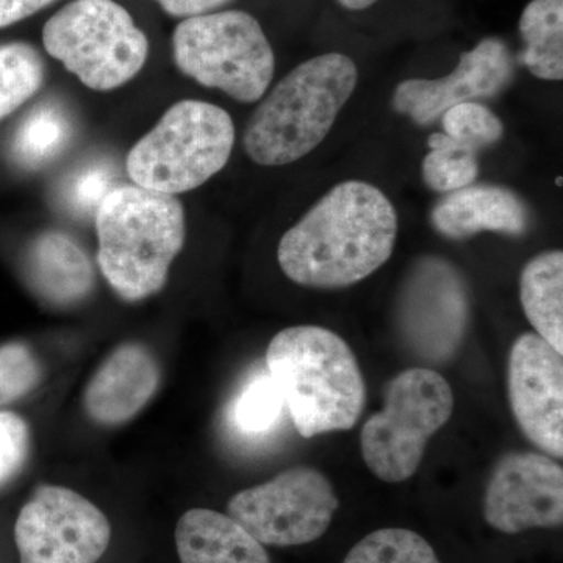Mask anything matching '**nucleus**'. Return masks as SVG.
<instances>
[{
	"mask_svg": "<svg viewBox=\"0 0 563 563\" xmlns=\"http://www.w3.org/2000/svg\"><path fill=\"white\" fill-rule=\"evenodd\" d=\"M396 236L398 214L390 199L366 181H342L284 233L277 261L295 284L336 290L384 266Z\"/></svg>",
	"mask_w": 563,
	"mask_h": 563,
	"instance_id": "1",
	"label": "nucleus"
},
{
	"mask_svg": "<svg viewBox=\"0 0 563 563\" xmlns=\"http://www.w3.org/2000/svg\"><path fill=\"white\" fill-rule=\"evenodd\" d=\"M266 369L303 439L350 431L366 406L357 357L339 333L321 325H292L274 335Z\"/></svg>",
	"mask_w": 563,
	"mask_h": 563,
	"instance_id": "2",
	"label": "nucleus"
},
{
	"mask_svg": "<svg viewBox=\"0 0 563 563\" xmlns=\"http://www.w3.org/2000/svg\"><path fill=\"white\" fill-rule=\"evenodd\" d=\"M95 222L98 265L120 298L143 301L165 287L185 243L184 207L176 196L118 185Z\"/></svg>",
	"mask_w": 563,
	"mask_h": 563,
	"instance_id": "3",
	"label": "nucleus"
},
{
	"mask_svg": "<svg viewBox=\"0 0 563 563\" xmlns=\"http://www.w3.org/2000/svg\"><path fill=\"white\" fill-rule=\"evenodd\" d=\"M357 80L355 63L336 52L296 66L252 113L243 135L247 157L262 166L301 161L332 131Z\"/></svg>",
	"mask_w": 563,
	"mask_h": 563,
	"instance_id": "4",
	"label": "nucleus"
},
{
	"mask_svg": "<svg viewBox=\"0 0 563 563\" xmlns=\"http://www.w3.org/2000/svg\"><path fill=\"white\" fill-rule=\"evenodd\" d=\"M235 125L221 107L180 101L132 147L125 172L136 187L177 196L196 190L231 158Z\"/></svg>",
	"mask_w": 563,
	"mask_h": 563,
	"instance_id": "5",
	"label": "nucleus"
},
{
	"mask_svg": "<svg viewBox=\"0 0 563 563\" xmlns=\"http://www.w3.org/2000/svg\"><path fill=\"white\" fill-rule=\"evenodd\" d=\"M173 54L185 76L244 103L265 96L276 66L261 22L240 10L181 21L174 31Z\"/></svg>",
	"mask_w": 563,
	"mask_h": 563,
	"instance_id": "6",
	"label": "nucleus"
},
{
	"mask_svg": "<svg viewBox=\"0 0 563 563\" xmlns=\"http://www.w3.org/2000/svg\"><path fill=\"white\" fill-rule=\"evenodd\" d=\"M44 49L95 91L131 81L146 65L150 41L114 0H73L43 29Z\"/></svg>",
	"mask_w": 563,
	"mask_h": 563,
	"instance_id": "7",
	"label": "nucleus"
},
{
	"mask_svg": "<svg viewBox=\"0 0 563 563\" xmlns=\"http://www.w3.org/2000/svg\"><path fill=\"white\" fill-rule=\"evenodd\" d=\"M454 404L453 388L431 368L406 369L388 380L384 409L362 428L361 450L369 472L388 484L410 479L429 440L453 417Z\"/></svg>",
	"mask_w": 563,
	"mask_h": 563,
	"instance_id": "8",
	"label": "nucleus"
},
{
	"mask_svg": "<svg viewBox=\"0 0 563 563\" xmlns=\"http://www.w3.org/2000/svg\"><path fill=\"white\" fill-rule=\"evenodd\" d=\"M340 499L331 481L310 466H292L268 483L236 493L228 515L263 547H301L328 532Z\"/></svg>",
	"mask_w": 563,
	"mask_h": 563,
	"instance_id": "9",
	"label": "nucleus"
},
{
	"mask_svg": "<svg viewBox=\"0 0 563 563\" xmlns=\"http://www.w3.org/2000/svg\"><path fill=\"white\" fill-rule=\"evenodd\" d=\"M14 540L21 563H96L106 554V514L70 488L41 485L22 507Z\"/></svg>",
	"mask_w": 563,
	"mask_h": 563,
	"instance_id": "10",
	"label": "nucleus"
},
{
	"mask_svg": "<svg viewBox=\"0 0 563 563\" xmlns=\"http://www.w3.org/2000/svg\"><path fill=\"white\" fill-rule=\"evenodd\" d=\"M484 518L503 533L555 529L563 523V468L540 453L503 455L484 493Z\"/></svg>",
	"mask_w": 563,
	"mask_h": 563,
	"instance_id": "11",
	"label": "nucleus"
},
{
	"mask_svg": "<svg viewBox=\"0 0 563 563\" xmlns=\"http://www.w3.org/2000/svg\"><path fill=\"white\" fill-rule=\"evenodd\" d=\"M510 409L526 439L543 454L563 457V361L536 332L512 344L507 363Z\"/></svg>",
	"mask_w": 563,
	"mask_h": 563,
	"instance_id": "12",
	"label": "nucleus"
},
{
	"mask_svg": "<svg viewBox=\"0 0 563 563\" xmlns=\"http://www.w3.org/2000/svg\"><path fill=\"white\" fill-rule=\"evenodd\" d=\"M468 324L465 285L446 262L428 258L417 266L404 290L401 329L410 350L422 361H450Z\"/></svg>",
	"mask_w": 563,
	"mask_h": 563,
	"instance_id": "13",
	"label": "nucleus"
},
{
	"mask_svg": "<svg viewBox=\"0 0 563 563\" xmlns=\"http://www.w3.org/2000/svg\"><path fill=\"white\" fill-rule=\"evenodd\" d=\"M512 76V55L506 44L498 38H485L474 49L463 52L450 76L401 81L393 95V107L415 124L429 125L457 103L498 95Z\"/></svg>",
	"mask_w": 563,
	"mask_h": 563,
	"instance_id": "14",
	"label": "nucleus"
},
{
	"mask_svg": "<svg viewBox=\"0 0 563 563\" xmlns=\"http://www.w3.org/2000/svg\"><path fill=\"white\" fill-rule=\"evenodd\" d=\"M161 384V368L147 347L124 343L92 374L84 406L98 424L118 426L146 407Z\"/></svg>",
	"mask_w": 563,
	"mask_h": 563,
	"instance_id": "15",
	"label": "nucleus"
},
{
	"mask_svg": "<svg viewBox=\"0 0 563 563\" xmlns=\"http://www.w3.org/2000/svg\"><path fill=\"white\" fill-rule=\"evenodd\" d=\"M433 229L451 240H465L481 232L520 236L529 228L525 202L498 185H468L448 192L431 213Z\"/></svg>",
	"mask_w": 563,
	"mask_h": 563,
	"instance_id": "16",
	"label": "nucleus"
},
{
	"mask_svg": "<svg viewBox=\"0 0 563 563\" xmlns=\"http://www.w3.org/2000/svg\"><path fill=\"white\" fill-rule=\"evenodd\" d=\"M29 282L44 301L55 307L76 306L95 288V268L87 252L69 235L41 233L25 257Z\"/></svg>",
	"mask_w": 563,
	"mask_h": 563,
	"instance_id": "17",
	"label": "nucleus"
},
{
	"mask_svg": "<svg viewBox=\"0 0 563 563\" xmlns=\"http://www.w3.org/2000/svg\"><path fill=\"white\" fill-rule=\"evenodd\" d=\"M181 563H272L265 547L229 515L191 509L176 526Z\"/></svg>",
	"mask_w": 563,
	"mask_h": 563,
	"instance_id": "18",
	"label": "nucleus"
},
{
	"mask_svg": "<svg viewBox=\"0 0 563 563\" xmlns=\"http://www.w3.org/2000/svg\"><path fill=\"white\" fill-rule=\"evenodd\" d=\"M520 301L537 335L563 354V252L531 258L521 272Z\"/></svg>",
	"mask_w": 563,
	"mask_h": 563,
	"instance_id": "19",
	"label": "nucleus"
},
{
	"mask_svg": "<svg viewBox=\"0 0 563 563\" xmlns=\"http://www.w3.org/2000/svg\"><path fill=\"white\" fill-rule=\"evenodd\" d=\"M73 135V121L60 103H36L11 136V158L21 168H43L66 151Z\"/></svg>",
	"mask_w": 563,
	"mask_h": 563,
	"instance_id": "20",
	"label": "nucleus"
},
{
	"mask_svg": "<svg viewBox=\"0 0 563 563\" xmlns=\"http://www.w3.org/2000/svg\"><path fill=\"white\" fill-rule=\"evenodd\" d=\"M520 60L537 79H563V0H532L520 18Z\"/></svg>",
	"mask_w": 563,
	"mask_h": 563,
	"instance_id": "21",
	"label": "nucleus"
},
{
	"mask_svg": "<svg viewBox=\"0 0 563 563\" xmlns=\"http://www.w3.org/2000/svg\"><path fill=\"white\" fill-rule=\"evenodd\" d=\"M118 179L117 163L103 157L90 158L63 177L57 187V203L70 217L90 220L107 195L120 185Z\"/></svg>",
	"mask_w": 563,
	"mask_h": 563,
	"instance_id": "22",
	"label": "nucleus"
},
{
	"mask_svg": "<svg viewBox=\"0 0 563 563\" xmlns=\"http://www.w3.org/2000/svg\"><path fill=\"white\" fill-rule=\"evenodd\" d=\"M46 65L32 44H0V120L24 106L38 92Z\"/></svg>",
	"mask_w": 563,
	"mask_h": 563,
	"instance_id": "23",
	"label": "nucleus"
},
{
	"mask_svg": "<svg viewBox=\"0 0 563 563\" xmlns=\"http://www.w3.org/2000/svg\"><path fill=\"white\" fill-rule=\"evenodd\" d=\"M429 154L422 161V180L437 192H453L473 185L479 176L477 151L455 143L446 133L429 136Z\"/></svg>",
	"mask_w": 563,
	"mask_h": 563,
	"instance_id": "24",
	"label": "nucleus"
},
{
	"mask_svg": "<svg viewBox=\"0 0 563 563\" xmlns=\"http://www.w3.org/2000/svg\"><path fill=\"white\" fill-rule=\"evenodd\" d=\"M343 563H442L420 533L404 528L377 529L354 544Z\"/></svg>",
	"mask_w": 563,
	"mask_h": 563,
	"instance_id": "25",
	"label": "nucleus"
},
{
	"mask_svg": "<svg viewBox=\"0 0 563 563\" xmlns=\"http://www.w3.org/2000/svg\"><path fill=\"white\" fill-rule=\"evenodd\" d=\"M285 402L268 373L251 377L232 407V422L246 435H263L276 428Z\"/></svg>",
	"mask_w": 563,
	"mask_h": 563,
	"instance_id": "26",
	"label": "nucleus"
},
{
	"mask_svg": "<svg viewBox=\"0 0 563 563\" xmlns=\"http://www.w3.org/2000/svg\"><path fill=\"white\" fill-rule=\"evenodd\" d=\"M442 124L450 139L474 151L498 143L504 135L503 121L476 101L457 103L444 111Z\"/></svg>",
	"mask_w": 563,
	"mask_h": 563,
	"instance_id": "27",
	"label": "nucleus"
},
{
	"mask_svg": "<svg viewBox=\"0 0 563 563\" xmlns=\"http://www.w3.org/2000/svg\"><path fill=\"white\" fill-rule=\"evenodd\" d=\"M40 379V363L27 344H0V407L24 398Z\"/></svg>",
	"mask_w": 563,
	"mask_h": 563,
	"instance_id": "28",
	"label": "nucleus"
},
{
	"mask_svg": "<svg viewBox=\"0 0 563 563\" xmlns=\"http://www.w3.org/2000/svg\"><path fill=\"white\" fill-rule=\"evenodd\" d=\"M27 422L11 412H0V485L9 483L29 455Z\"/></svg>",
	"mask_w": 563,
	"mask_h": 563,
	"instance_id": "29",
	"label": "nucleus"
},
{
	"mask_svg": "<svg viewBox=\"0 0 563 563\" xmlns=\"http://www.w3.org/2000/svg\"><path fill=\"white\" fill-rule=\"evenodd\" d=\"M55 0H0V29L27 20Z\"/></svg>",
	"mask_w": 563,
	"mask_h": 563,
	"instance_id": "30",
	"label": "nucleus"
},
{
	"mask_svg": "<svg viewBox=\"0 0 563 563\" xmlns=\"http://www.w3.org/2000/svg\"><path fill=\"white\" fill-rule=\"evenodd\" d=\"M155 2L172 16L187 20V18L211 13L231 0H155Z\"/></svg>",
	"mask_w": 563,
	"mask_h": 563,
	"instance_id": "31",
	"label": "nucleus"
},
{
	"mask_svg": "<svg viewBox=\"0 0 563 563\" xmlns=\"http://www.w3.org/2000/svg\"><path fill=\"white\" fill-rule=\"evenodd\" d=\"M339 2L347 10H365L374 5L377 0H339Z\"/></svg>",
	"mask_w": 563,
	"mask_h": 563,
	"instance_id": "32",
	"label": "nucleus"
},
{
	"mask_svg": "<svg viewBox=\"0 0 563 563\" xmlns=\"http://www.w3.org/2000/svg\"><path fill=\"white\" fill-rule=\"evenodd\" d=\"M555 184L562 185V177H559V179H555Z\"/></svg>",
	"mask_w": 563,
	"mask_h": 563,
	"instance_id": "33",
	"label": "nucleus"
}]
</instances>
